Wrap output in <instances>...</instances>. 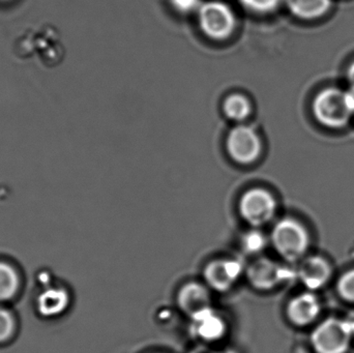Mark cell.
<instances>
[{"label":"cell","mask_w":354,"mask_h":353,"mask_svg":"<svg viewBox=\"0 0 354 353\" xmlns=\"http://www.w3.org/2000/svg\"><path fill=\"white\" fill-rule=\"evenodd\" d=\"M198 20L202 31L210 39H227L235 28V17L230 6L216 0L200 6Z\"/></svg>","instance_id":"277c9868"},{"label":"cell","mask_w":354,"mask_h":353,"mask_svg":"<svg viewBox=\"0 0 354 353\" xmlns=\"http://www.w3.org/2000/svg\"><path fill=\"white\" fill-rule=\"evenodd\" d=\"M189 319L194 337L205 343L220 341L226 335V321L212 307L194 315Z\"/></svg>","instance_id":"9c48e42d"},{"label":"cell","mask_w":354,"mask_h":353,"mask_svg":"<svg viewBox=\"0 0 354 353\" xmlns=\"http://www.w3.org/2000/svg\"><path fill=\"white\" fill-rule=\"evenodd\" d=\"M70 304V296L62 288H48L37 298V310L45 317L62 314Z\"/></svg>","instance_id":"4fadbf2b"},{"label":"cell","mask_w":354,"mask_h":353,"mask_svg":"<svg viewBox=\"0 0 354 353\" xmlns=\"http://www.w3.org/2000/svg\"><path fill=\"white\" fill-rule=\"evenodd\" d=\"M227 149L237 163L251 164L260 155L261 141L253 128L239 126L229 133Z\"/></svg>","instance_id":"ba28073f"},{"label":"cell","mask_w":354,"mask_h":353,"mask_svg":"<svg viewBox=\"0 0 354 353\" xmlns=\"http://www.w3.org/2000/svg\"><path fill=\"white\" fill-rule=\"evenodd\" d=\"M330 263L320 256H310L301 260L297 276L309 290H317L326 286L332 278Z\"/></svg>","instance_id":"7c38bea8"},{"label":"cell","mask_w":354,"mask_h":353,"mask_svg":"<svg viewBox=\"0 0 354 353\" xmlns=\"http://www.w3.org/2000/svg\"><path fill=\"white\" fill-rule=\"evenodd\" d=\"M189 353H214V352L206 346H200V347L194 348Z\"/></svg>","instance_id":"cb8c5ba5"},{"label":"cell","mask_w":354,"mask_h":353,"mask_svg":"<svg viewBox=\"0 0 354 353\" xmlns=\"http://www.w3.org/2000/svg\"><path fill=\"white\" fill-rule=\"evenodd\" d=\"M241 4L258 14H268L278 8L281 0H241Z\"/></svg>","instance_id":"d6986e66"},{"label":"cell","mask_w":354,"mask_h":353,"mask_svg":"<svg viewBox=\"0 0 354 353\" xmlns=\"http://www.w3.org/2000/svg\"><path fill=\"white\" fill-rule=\"evenodd\" d=\"M286 3L295 17L304 20L320 18L330 8V0H286Z\"/></svg>","instance_id":"5bb4252c"},{"label":"cell","mask_w":354,"mask_h":353,"mask_svg":"<svg viewBox=\"0 0 354 353\" xmlns=\"http://www.w3.org/2000/svg\"><path fill=\"white\" fill-rule=\"evenodd\" d=\"M171 2L176 10L179 12H183V14L199 10L200 6L202 4L200 0H171Z\"/></svg>","instance_id":"44dd1931"},{"label":"cell","mask_w":354,"mask_h":353,"mask_svg":"<svg viewBox=\"0 0 354 353\" xmlns=\"http://www.w3.org/2000/svg\"><path fill=\"white\" fill-rule=\"evenodd\" d=\"M245 277L252 287L270 292L292 278L290 269L268 258H258L245 269Z\"/></svg>","instance_id":"8992f818"},{"label":"cell","mask_w":354,"mask_h":353,"mask_svg":"<svg viewBox=\"0 0 354 353\" xmlns=\"http://www.w3.org/2000/svg\"><path fill=\"white\" fill-rule=\"evenodd\" d=\"M351 325H353V336H354V321H353V323H351Z\"/></svg>","instance_id":"4316f807"},{"label":"cell","mask_w":354,"mask_h":353,"mask_svg":"<svg viewBox=\"0 0 354 353\" xmlns=\"http://www.w3.org/2000/svg\"><path fill=\"white\" fill-rule=\"evenodd\" d=\"M14 330V319L6 309L0 308V342L8 339Z\"/></svg>","instance_id":"ffe728a7"},{"label":"cell","mask_w":354,"mask_h":353,"mask_svg":"<svg viewBox=\"0 0 354 353\" xmlns=\"http://www.w3.org/2000/svg\"><path fill=\"white\" fill-rule=\"evenodd\" d=\"M224 111L229 118L239 122L249 116L251 105L247 97L241 95H232L225 101Z\"/></svg>","instance_id":"2e32d148"},{"label":"cell","mask_w":354,"mask_h":353,"mask_svg":"<svg viewBox=\"0 0 354 353\" xmlns=\"http://www.w3.org/2000/svg\"><path fill=\"white\" fill-rule=\"evenodd\" d=\"M12 1V0H0V2H3V3H6V2H10Z\"/></svg>","instance_id":"484cf974"},{"label":"cell","mask_w":354,"mask_h":353,"mask_svg":"<svg viewBox=\"0 0 354 353\" xmlns=\"http://www.w3.org/2000/svg\"><path fill=\"white\" fill-rule=\"evenodd\" d=\"M313 114L322 126L340 128L348 124L353 113L345 93L340 89L326 88L314 99Z\"/></svg>","instance_id":"7a4b0ae2"},{"label":"cell","mask_w":354,"mask_h":353,"mask_svg":"<svg viewBox=\"0 0 354 353\" xmlns=\"http://www.w3.org/2000/svg\"><path fill=\"white\" fill-rule=\"evenodd\" d=\"M353 338L351 323L330 318L316 327L311 342L316 353H346Z\"/></svg>","instance_id":"3957f363"},{"label":"cell","mask_w":354,"mask_h":353,"mask_svg":"<svg viewBox=\"0 0 354 353\" xmlns=\"http://www.w3.org/2000/svg\"><path fill=\"white\" fill-rule=\"evenodd\" d=\"M241 246L243 253L247 255H258L268 246V238L258 229L243 234L241 240Z\"/></svg>","instance_id":"e0dca14e"},{"label":"cell","mask_w":354,"mask_h":353,"mask_svg":"<svg viewBox=\"0 0 354 353\" xmlns=\"http://www.w3.org/2000/svg\"><path fill=\"white\" fill-rule=\"evenodd\" d=\"M276 252L288 263L301 260L309 250L310 234L303 224L291 218L280 220L270 234Z\"/></svg>","instance_id":"6da1fadb"},{"label":"cell","mask_w":354,"mask_h":353,"mask_svg":"<svg viewBox=\"0 0 354 353\" xmlns=\"http://www.w3.org/2000/svg\"><path fill=\"white\" fill-rule=\"evenodd\" d=\"M245 267L234 258L216 259L210 261L203 271L205 284L212 290L226 292L232 289L245 275Z\"/></svg>","instance_id":"52a82bcc"},{"label":"cell","mask_w":354,"mask_h":353,"mask_svg":"<svg viewBox=\"0 0 354 353\" xmlns=\"http://www.w3.org/2000/svg\"><path fill=\"white\" fill-rule=\"evenodd\" d=\"M337 289L343 300L354 303V269H351L341 276Z\"/></svg>","instance_id":"ac0fdd59"},{"label":"cell","mask_w":354,"mask_h":353,"mask_svg":"<svg viewBox=\"0 0 354 353\" xmlns=\"http://www.w3.org/2000/svg\"><path fill=\"white\" fill-rule=\"evenodd\" d=\"M19 288V277L15 269L6 263H0V302L10 300Z\"/></svg>","instance_id":"9a60e30c"},{"label":"cell","mask_w":354,"mask_h":353,"mask_svg":"<svg viewBox=\"0 0 354 353\" xmlns=\"http://www.w3.org/2000/svg\"><path fill=\"white\" fill-rule=\"evenodd\" d=\"M214 353H236L233 352V350H221V352H214Z\"/></svg>","instance_id":"d4e9b609"},{"label":"cell","mask_w":354,"mask_h":353,"mask_svg":"<svg viewBox=\"0 0 354 353\" xmlns=\"http://www.w3.org/2000/svg\"><path fill=\"white\" fill-rule=\"evenodd\" d=\"M347 77H348L349 83L351 86H354V62L349 66L348 72H347Z\"/></svg>","instance_id":"603a6c76"},{"label":"cell","mask_w":354,"mask_h":353,"mask_svg":"<svg viewBox=\"0 0 354 353\" xmlns=\"http://www.w3.org/2000/svg\"><path fill=\"white\" fill-rule=\"evenodd\" d=\"M239 213L252 227L259 228L274 219L277 211L276 199L263 189L247 191L239 200Z\"/></svg>","instance_id":"5b68a950"},{"label":"cell","mask_w":354,"mask_h":353,"mask_svg":"<svg viewBox=\"0 0 354 353\" xmlns=\"http://www.w3.org/2000/svg\"><path fill=\"white\" fill-rule=\"evenodd\" d=\"M345 95H346L347 103H348L351 111L354 113V86H351V89L346 91Z\"/></svg>","instance_id":"7402d4cb"},{"label":"cell","mask_w":354,"mask_h":353,"mask_svg":"<svg viewBox=\"0 0 354 353\" xmlns=\"http://www.w3.org/2000/svg\"><path fill=\"white\" fill-rule=\"evenodd\" d=\"M210 288L199 282H189L177 292L176 303L179 311L189 318L206 309L212 308Z\"/></svg>","instance_id":"30bf717a"},{"label":"cell","mask_w":354,"mask_h":353,"mask_svg":"<svg viewBox=\"0 0 354 353\" xmlns=\"http://www.w3.org/2000/svg\"><path fill=\"white\" fill-rule=\"evenodd\" d=\"M322 305L315 294L305 292L289 300L286 308L288 321L297 327H308L319 317Z\"/></svg>","instance_id":"8fae6325"}]
</instances>
